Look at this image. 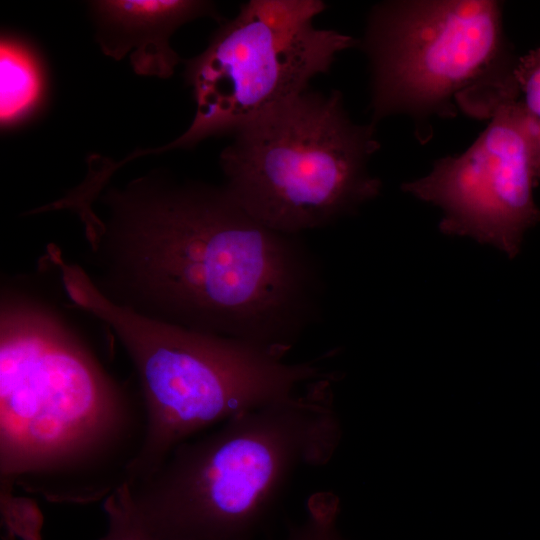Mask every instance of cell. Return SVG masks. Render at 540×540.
Masks as SVG:
<instances>
[{
    "label": "cell",
    "mask_w": 540,
    "mask_h": 540,
    "mask_svg": "<svg viewBox=\"0 0 540 540\" xmlns=\"http://www.w3.org/2000/svg\"><path fill=\"white\" fill-rule=\"evenodd\" d=\"M80 206L110 301L144 316L286 354L316 319L317 261L299 235L250 215L226 190L151 172ZM90 276V275H89Z\"/></svg>",
    "instance_id": "obj_1"
},
{
    "label": "cell",
    "mask_w": 540,
    "mask_h": 540,
    "mask_svg": "<svg viewBox=\"0 0 540 540\" xmlns=\"http://www.w3.org/2000/svg\"><path fill=\"white\" fill-rule=\"evenodd\" d=\"M321 0H250L224 21L208 46L186 61L195 113L177 139L144 156L189 149L217 135L234 134L309 89L337 56L359 44L352 36L318 28Z\"/></svg>",
    "instance_id": "obj_7"
},
{
    "label": "cell",
    "mask_w": 540,
    "mask_h": 540,
    "mask_svg": "<svg viewBox=\"0 0 540 540\" xmlns=\"http://www.w3.org/2000/svg\"><path fill=\"white\" fill-rule=\"evenodd\" d=\"M97 41L116 60L129 54L142 76L168 78L180 63L170 38L183 24L204 16L219 18L215 6L194 0H105L90 3Z\"/></svg>",
    "instance_id": "obj_9"
},
{
    "label": "cell",
    "mask_w": 540,
    "mask_h": 540,
    "mask_svg": "<svg viewBox=\"0 0 540 540\" xmlns=\"http://www.w3.org/2000/svg\"><path fill=\"white\" fill-rule=\"evenodd\" d=\"M514 78L519 101L529 121L540 177V46L517 60Z\"/></svg>",
    "instance_id": "obj_12"
},
{
    "label": "cell",
    "mask_w": 540,
    "mask_h": 540,
    "mask_svg": "<svg viewBox=\"0 0 540 540\" xmlns=\"http://www.w3.org/2000/svg\"><path fill=\"white\" fill-rule=\"evenodd\" d=\"M144 406L57 311L3 292L2 484L58 504L104 500L127 482L145 436Z\"/></svg>",
    "instance_id": "obj_2"
},
{
    "label": "cell",
    "mask_w": 540,
    "mask_h": 540,
    "mask_svg": "<svg viewBox=\"0 0 540 540\" xmlns=\"http://www.w3.org/2000/svg\"><path fill=\"white\" fill-rule=\"evenodd\" d=\"M223 185L255 219L290 235L324 227L380 193L368 164L375 125L355 123L342 94L306 92L233 134Z\"/></svg>",
    "instance_id": "obj_5"
},
{
    "label": "cell",
    "mask_w": 540,
    "mask_h": 540,
    "mask_svg": "<svg viewBox=\"0 0 540 540\" xmlns=\"http://www.w3.org/2000/svg\"><path fill=\"white\" fill-rule=\"evenodd\" d=\"M0 53V118L2 128L17 126L40 110L46 99L43 61L28 43L2 36Z\"/></svg>",
    "instance_id": "obj_10"
},
{
    "label": "cell",
    "mask_w": 540,
    "mask_h": 540,
    "mask_svg": "<svg viewBox=\"0 0 540 540\" xmlns=\"http://www.w3.org/2000/svg\"><path fill=\"white\" fill-rule=\"evenodd\" d=\"M462 154L438 159L402 190L440 207V231L491 244L510 258L540 220L533 189L540 184L533 138L519 98L498 108Z\"/></svg>",
    "instance_id": "obj_8"
},
{
    "label": "cell",
    "mask_w": 540,
    "mask_h": 540,
    "mask_svg": "<svg viewBox=\"0 0 540 540\" xmlns=\"http://www.w3.org/2000/svg\"><path fill=\"white\" fill-rule=\"evenodd\" d=\"M328 380L241 412L174 448L128 483L132 506L164 540H224L279 496L293 471L324 464L340 440Z\"/></svg>",
    "instance_id": "obj_4"
},
{
    "label": "cell",
    "mask_w": 540,
    "mask_h": 540,
    "mask_svg": "<svg viewBox=\"0 0 540 540\" xmlns=\"http://www.w3.org/2000/svg\"><path fill=\"white\" fill-rule=\"evenodd\" d=\"M362 45L371 70L372 123L423 122L457 110L490 119L518 98L517 64L493 0H401L375 5Z\"/></svg>",
    "instance_id": "obj_6"
},
{
    "label": "cell",
    "mask_w": 540,
    "mask_h": 540,
    "mask_svg": "<svg viewBox=\"0 0 540 540\" xmlns=\"http://www.w3.org/2000/svg\"><path fill=\"white\" fill-rule=\"evenodd\" d=\"M52 261L80 309L107 324L128 354L140 386L146 427L127 482L152 473L181 443L229 418L329 380L318 360L286 362L281 352L153 319L117 305L60 251Z\"/></svg>",
    "instance_id": "obj_3"
},
{
    "label": "cell",
    "mask_w": 540,
    "mask_h": 540,
    "mask_svg": "<svg viewBox=\"0 0 540 540\" xmlns=\"http://www.w3.org/2000/svg\"><path fill=\"white\" fill-rule=\"evenodd\" d=\"M106 530L99 540H164L148 529L136 514L127 482L103 500Z\"/></svg>",
    "instance_id": "obj_11"
}]
</instances>
